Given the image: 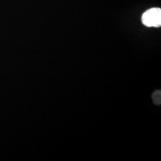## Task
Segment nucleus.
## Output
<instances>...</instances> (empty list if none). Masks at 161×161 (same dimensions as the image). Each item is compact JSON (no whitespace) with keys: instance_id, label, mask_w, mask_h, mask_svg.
<instances>
[{"instance_id":"nucleus-2","label":"nucleus","mask_w":161,"mask_h":161,"mask_svg":"<svg viewBox=\"0 0 161 161\" xmlns=\"http://www.w3.org/2000/svg\"><path fill=\"white\" fill-rule=\"evenodd\" d=\"M152 100L154 104L156 105H160L161 104V91L160 90H156L153 92L152 96Z\"/></svg>"},{"instance_id":"nucleus-1","label":"nucleus","mask_w":161,"mask_h":161,"mask_svg":"<svg viewBox=\"0 0 161 161\" xmlns=\"http://www.w3.org/2000/svg\"><path fill=\"white\" fill-rule=\"evenodd\" d=\"M142 22L147 27H160L161 25V9L153 8L142 14Z\"/></svg>"}]
</instances>
